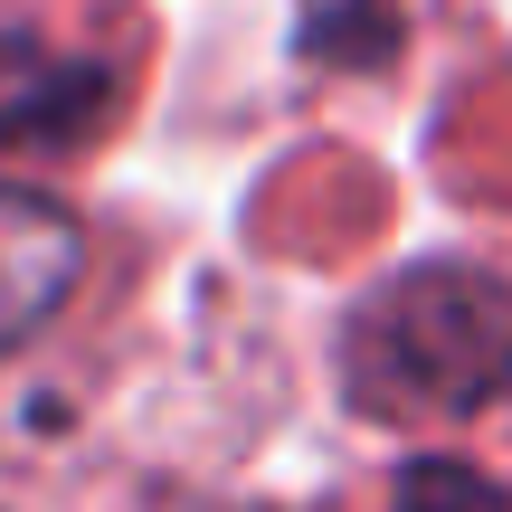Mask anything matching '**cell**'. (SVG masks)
<instances>
[{"label":"cell","instance_id":"277c9868","mask_svg":"<svg viewBox=\"0 0 512 512\" xmlns=\"http://www.w3.org/2000/svg\"><path fill=\"white\" fill-rule=\"evenodd\" d=\"M294 48L313 57V67H389L399 57V0H304V19H294Z\"/></svg>","mask_w":512,"mask_h":512},{"label":"cell","instance_id":"6da1fadb","mask_svg":"<svg viewBox=\"0 0 512 512\" xmlns=\"http://www.w3.org/2000/svg\"><path fill=\"white\" fill-rule=\"evenodd\" d=\"M351 418L370 427H456L512 399V275L475 256L389 266L332 342Z\"/></svg>","mask_w":512,"mask_h":512},{"label":"cell","instance_id":"5b68a950","mask_svg":"<svg viewBox=\"0 0 512 512\" xmlns=\"http://www.w3.org/2000/svg\"><path fill=\"white\" fill-rule=\"evenodd\" d=\"M389 512H512V494L475 456H408L389 475Z\"/></svg>","mask_w":512,"mask_h":512},{"label":"cell","instance_id":"7a4b0ae2","mask_svg":"<svg viewBox=\"0 0 512 512\" xmlns=\"http://www.w3.org/2000/svg\"><path fill=\"white\" fill-rule=\"evenodd\" d=\"M124 76L86 48H57L38 29L0 19V152H67L114 114Z\"/></svg>","mask_w":512,"mask_h":512},{"label":"cell","instance_id":"3957f363","mask_svg":"<svg viewBox=\"0 0 512 512\" xmlns=\"http://www.w3.org/2000/svg\"><path fill=\"white\" fill-rule=\"evenodd\" d=\"M86 275V228L76 209H57L48 190H19L0 181V351L38 342L57 323V304L76 294Z\"/></svg>","mask_w":512,"mask_h":512}]
</instances>
